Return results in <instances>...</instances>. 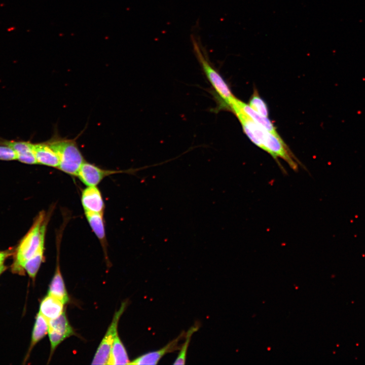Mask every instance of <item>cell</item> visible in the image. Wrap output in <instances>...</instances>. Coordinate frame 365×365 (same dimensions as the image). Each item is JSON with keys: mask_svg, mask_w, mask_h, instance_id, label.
Listing matches in <instances>:
<instances>
[{"mask_svg": "<svg viewBox=\"0 0 365 365\" xmlns=\"http://www.w3.org/2000/svg\"><path fill=\"white\" fill-rule=\"evenodd\" d=\"M48 216L44 211L37 215L30 229L20 241L16 251L14 269L20 271L23 264L32 257L45 244Z\"/></svg>", "mask_w": 365, "mask_h": 365, "instance_id": "obj_1", "label": "cell"}, {"mask_svg": "<svg viewBox=\"0 0 365 365\" xmlns=\"http://www.w3.org/2000/svg\"><path fill=\"white\" fill-rule=\"evenodd\" d=\"M191 40L196 58L215 93L218 97L220 107L230 110L236 97L223 77L211 64L199 42L193 36H191Z\"/></svg>", "mask_w": 365, "mask_h": 365, "instance_id": "obj_2", "label": "cell"}, {"mask_svg": "<svg viewBox=\"0 0 365 365\" xmlns=\"http://www.w3.org/2000/svg\"><path fill=\"white\" fill-rule=\"evenodd\" d=\"M75 139L60 137L57 133L48 141L56 152L59 160L58 168L61 171L73 175H77L85 162L77 141Z\"/></svg>", "mask_w": 365, "mask_h": 365, "instance_id": "obj_3", "label": "cell"}, {"mask_svg": "<svg viewBox=\"0 0 365 365\" xmlns=\"http://www.w3.org/2000/svg\"><path fill=\"white\" fill-rule=\"evenodd\" d=\"M126 306L127 302L122 303L119 310L115 312L112 321L97 348L92 360V364H107L112 346L118 335V323Z\"/></svg>", "mask_w": 365, "mask_h": 365, "instance_id": "obj_4", "label": "cell"}, {"mask_svg": "<svg viewBox=\"0 0 365 365\" xmlns=\"http://www.w3.org/2000/svg\"><path fill=\"white\" fill-rule=\"evenodd\" d=\"M48 333L51 345V354L63 341L74 334L65 311L58 317L49 320Z\"/></svg>", "mask_w": 365, "mask_h": 365, "instance_id": "obj_5", "label": "cell"}, {"mask_svg": "<svg viewBox=\"0 0 365 365\" xmlns=\"http://www.w3.org/2000/svg\"><path fill=\"white\" fill-rule=\"evenodd\" d=\"M186 332L182 331L176 338L170 341L163 348L156 351L143 354L129 363V364H157L166 354L179 350V342L185 339Z\"/></svg>", "mask_w": 365, "mask_h": 365, "instance_id": "obj_6", "label": "cell"}, {"mask_svg": "<svg viewBox=\"0 0 365 365\" xmlns=\"http://www.w3.org/2000/svg\"><path fill=\"white\" fill-rule=\"evenodd\" d=\"M127 171L105 170L90 163L84 162L79 169L77 176L87 187L96 186L105 177Z\"/></svg>", "mask_w": 365, "mask_h": 365, "instance_id": "obj_7", "label": "cell"}, {"mask_svg": "<svg viewBox=\"0 0 365 365\" xmlns=\"http://www.w3.org/2000/svg\"><path fill=\"white\" fill-rule=\"evenodd\" d=\"M0 144L11 148L16 153L17 160L27 164H37L33 143L30 141L7 140L0 138Z\"/></svg>", "mask_w": 365, "mask_h": 365, "instance_id": "obj_8", "label": "cell"}, {"mask_svg": "<svg viewBox=\"0 0 365 365\" xmlns=\"http://www.w3.org/2000/svg\"><path fill=\"white\" fill-rule=\"evenodd\" d=\"M81 202L85 212L103 213L104 204L96 186H88L82 193Z\"/></svg>", "mask_w": 365, "mask_h": 365, "instance_id": "obj_9", "label": "cell"}, {"mask_svg": "<svg viewBox=\"0 0 365 365\" xmlns=\"http://www.w3.org/2000/svg\"><path fill=\"white\" fill-rule=\"evenodd\" d=\"M33 149L37 164L52 167H58V156L48 140L33 143Z\"/></svg>", "mask_w": 365, "mask_h": 365, "instance_id": "obj_10", "label": "cell"}, {"mask_svg": "<svg viewBox=\"0 0 365 365\" xmlns=\"http://www.w3.org/2000/svg\"><path fill=\"white\" fill-rule=\"evenodd\" d=\"M64 304L49 294L41 301L39 312L48 320L61 315L64 310Z\"/></svg>", "mask_w": 365, "mask_h": 365, "instance_id": "obj_11", "label": "cell"}, {"mask_svg": "<svg viewBox=\"0 0 365 365\" xmlns=\"http://www.w3.org/2000/svg\"><path fill=\"white\" fill-rule=\"evenodd\" d=\"M237 103L242 111L248 115L256 123L275 136L280 137V135L277 133L275 126L268 117H264L260 115L253 110L248 104L242 102L238 99H237Z\"/></svg>", "mask_w": 365, "mask_h": 365, "instance_id": "obj_12", "label": "cell"}, {"mask_svg": "<svg viewBox=\"0 0 365 365\" xmlns=\"http://www.w3.org/2000/svg\"><path fill=\"white\" fill-rule=\"evenodd\" d=\"M129 362L126 348L118 335L112 346L107 364H129Z\"/></svg>", "mask_w": 365, "mask_h": 365, "instance_id": "obj_13", "label": "cell"}, {"mask_svg": "<svg viewBox=\"0 0 365 365\" xmlns=\"http://www.w3.org/2000/svg\"><path fill=\"white\" fill-rule=\"evenodd\" d=\"M48 294L58 299L64 304L67 303L69 301L68 295L58 267L56 269L55 273L49 285Z\"/></svg>", "mask_w": 365, "mask_h": 365, "instance_id": "obj_14", "label": "cell"}, {"mask_svg": "<svg viewBox=\"0 0 365 365\" xmlns=\"http://www.w3.org/2000/svg\"><path fill=\"white\" fill-rule=\"evenodd\" d=\"M89 224L102 245L105 244V231L103 213L85 212Z\"/></svg>", "mask_w": 365, "mask_h": 365, "instance_id": "obj_15", "label": "cell"}, {"mask_svg": "<svg viewBox=\"0 0 365 365\" xmlns=\"http://www.w3.org/2000/svg\"><path fill=\"white\" fill-rule=\"evenodd\" d=\"M48 328L49 320L39 312L36 316L32 331L31 348L48 333Z\"/></svg>", "mask_w": 365, "mask_h": 365, "instance_id": "obj_16", "label": "cell"}, {"mask_svg": "<svg viewBox=\"0 0 365 365\" xmlns=\"http://www.w3.org/2000/svg\"><path fill=\"white\" fill-rule=\"evenodd\" d=\"M44 245L42 244L36 253L30 259L26 261L22 265L24 269L29 276L32 278L35 275L40 268L44 259Z\"/></svg>", "mask_w": 365, "mask_h": 365, "instance_id": "obj_17", "label": "cell"}, {"mask_svg": "<svg viewBox=\"0 0 365 365\" xmlns=\"http://www.w3.org/2000/svg\"><path fill=\"white\" fill-rule=\"evenodd\" d=\"M199 328L198 324H195L192 326L187 332H186L185 341L181 345L178 355L173 363V364H185L187 359L188 349L191 342L192 335L197 332Z\"/></svg>", "mask_w": 365, "mask_h": 365, "instance_id": "obj_18", "label": "cell"}, {"mask_svg": "<svg viewBox=\"0 0 365 365\" xmlns=\"http://www.w3.org/2000/svg\"><path fill=\"white\" fill-rule=\"evenodd\" d=\"M248 105L260 115L268 117L269 111L267 105L257 92H254L252 95Z\"/></svg>", "mask_w": 365, "mask_h": 365, "instance_id": "obj_19", "label": "cell"}, {"mask_svg": "<svg viewBox=\"0 0 365 365\" xmlns=\"http://www.w3.org/2000/svg\"><path fill=\"white\" fill-rule=\"evenodd\" d=\"M17 160V155L15 151L9 146L0 144V160Z\"/></svg>", "mask_w": 365, "mask_h": 365, "instance_id": "obj_20", "label": "cell"}, {"mask_svg": "<svg viewBox=\"0 0 365 365\" xmlns=\"http://www.w3.org/2000/svg\"><path fill=\"white\" fill-rule=\"evenodd\" d=\"M8 255V252L0 251V269L4 266V263Z\"/></svg>", "mask_w": 365, "mask_h": 365, "instance_id": "obj_21", "label": "cell"}, {"mask_svg": "<svg viewBox=\"0 0 365 365\" xmlns=\"http://www.w3.org/2000/svg\"><path fill=\"white\" fill-rule=\"evenodd\" d=\"M5 266H3L2 268L0 269V274L3 272V271L5 270Z\"/></svg>", "mask_w": 365, "mask_h": 365, "instance_id": "obj_22", "label": "cell"}]
</instances>
